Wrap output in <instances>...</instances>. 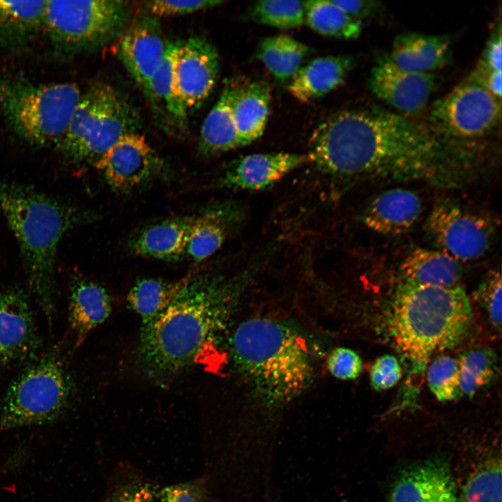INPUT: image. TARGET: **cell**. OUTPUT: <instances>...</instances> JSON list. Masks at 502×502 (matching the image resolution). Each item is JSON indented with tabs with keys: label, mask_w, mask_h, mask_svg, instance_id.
<instances>
[{
	"label": "cell",
	"mask_w": 502,
	"mask_h": 502,
	"mask_svg": "<svg viewBox=\"0 0 502 502\" xmlns=\"http://www.w3.org/2000/svg\"><path fill=\"white\" fill-rule=\"evenodd\" d=\"M309 161L339 177L448 180L441 144L400 114L379 109L340 111L310 138Z\"/></svg>",
	"instance_id": "1"
},
{
	"label": "cell",
	"mask_w": 502,
	"mask_h": 502,
	"mask_svg": "<svg viewBox=\"0 0 502 502\" xmlns=\"http://www.w3.org/2000/svg\"><path fill=\"white\" fill-rule=\"evenodd\" d=\"M238 279L210 274L185 277L180 289L143 324L137 349L151 376H172L192 366L225 329L241 291Z\"/></svg>",
	"instance_id": "2"
},
{
	"label": "cell",
	"mask_w": 502,
	"mask_h": 502,
	"mask_svg": "<svg viewBox=\"0 0 502 502\" xmlns=\"http://www.w3.org/2000/svg\"><path fill=\"white\" fill-rule=\"evenodd\" d=\"M234 365L254 395L268 406H284L312 382L315 353L305 334L287 321L248 319L231 340Z\"/></svg>",
	"instance_id": "3"
},
{
	"label": "cell",
	"mask_w": 502,
	"mask_h": 502,
	"mask_svg": "<svg viewBox=\"0 0 502 502\" xmlns=\"http://www.w3.org/2000/svg\"><path fill=\"white\" fill-rule=\"evenodd\" d=\"M472 319L470 300L460 284L441 287L399 284L389 330L408 371L406 388L417 383L434 353L452 349L463 340Z\"/></svg>",
	"instance_id": "4"
},
{
	"label": "cell",
	"mask_w": 502,
	"mask_h": 502,
	"mask_svg": "<svg viewBox=\"0 0 502 502\" xmlns=\"http://www.w3.org/2000/svg\"><path fill=\"white\" fill-rule=\"evenodd\" d=\"M0 210L20 246L30 289L52 327L59 243L77 222L73 208L28 187L0 184Z\"/></svg>",
	"instance_id": "5"
},
{
	"label": "cell",
	"mask_w": 502,
	"mask_h": 502,
	"mask_svg": "<svg viewBox=\"0 0 502 502\" xmlns=\"http://www.w3.org/2000/svg\"><path fill=\"white\" fill-rule=\"evenodd\" d=\"M82 93L70 82L0 80V112L11 130L38 146H60Z\"/></svg>",
	"instance_id": "6"
},
{
	"label": "cell",
	"mask_w": 502,
	"mask_h": 502,
	"mask_svg": "<svg viewBox=\"0 0 502 502\" xmlns=\"http://www.w3.org/2000/svg\"><path fill=\"white\" fill-rule=\"evenodd\" d=\"M73 380L56 352L36 358L8 386L0 406V434L50 424L66 412Z\"/></svg>",
	"instance_id": "7"
},
{
	"label": "cell",
	"mask_w": 502,
	"mask_h": 502,
	"mask_svg": "<svg viewBox=\"0 0 502 502\" xmlns=\"http://www.w3.org/2000/svg\"><path fill=\"white\" fill-rule=\"evenodd\" d=\"M139 117L119 90L98 82L82 93L59 146L79 162L96 164L121 137L136 132Z\"/></svg>",
	"instance_id": "8"
},
{
	"label": "cell",
	"mask_w": 502,
	"mask_h": 502,
	"mask_svg": "<svg viewBox=\"0 0 502 502\" xmlns=\"http://www.w3.org/2000/svg\"><path fill=\"white\" fill-rule=\"evenodd\" d=\"M130 14L123 1H46L43 31L62 53L89 52L119 38Z\"/></svg>",
	"instance_id": "9"
},
{
	"label": "cell",
	"mask_w": 502,
	"mask_h": 502,
	"mask_svg": "<svg viewBox=\"0 0 502 502\" xmlns=\"http://www.w3.org/2000/svg\"><path fill=\"white\" fill-rule=\"evenodd\" d=\"M501 100L472 75L432 105L434 121L447 133L463 139L485 136L501 118Z\"/></svg>",
	"instance_id": "10"
},
{
	"label": "cell",
	"mask_w": 502,
	"mask_h": 502,
	"mask_svg": "<svg viewBox=\"0 0 502 502\" xmlns=\"http://www.w3.org/2000/svg\"><path fill=\"white\" fill-rule=\"evenodd\" d=\"M426 226L440 251L457 261L484 255L494 234V226L487 218L448 201L436 204Z\"/></svg>",
	"instance_id": "11"
},
{
	"label": "cell",
	"mask_w": 502,
	"mask_h": 502,
	"mask_svg": "<svg viewBox=\"0 0 502 502\" xmlns=\"http://www.w3.org/2000/svg\"><path fill=\"white\" fill-rule=\"evenodd\" d=\"M41 347L24 292L17 288L0 291V375L16 363L36 359Z\"/></svg>",
	"instance_id": "12"
},
{
	"label": "cell",
	"mask_w": 502,
	"mask_h": 502,
	"mask_svg": "<svg viewBox=\"0 0 502 502\" xmlns=\"http://www.w3.org/2000/svg\"><path fill=\"white\" fill-rule=\"evenodd\" d=\"M163 161L137 132L121 137L95 164L110 187L130 191L160 173Z\"/></svg>",
	"instance_id": "13"
},
{
	"label": "cell",
	"mask_w": 502,
	"mask_h": 502,
	"mask_svg": "<svg viewBox=\"0 0 502 502\" xmlns=\"http://www.w3.org/2000/svg\"><path fill=\"white\" fill-rule=\"evenodd\" d=\"M219 56L204 36L181 42L174 67L176 91L187 109L200 107L213 90L219 74Z\"/></svg>",
	"instance_id": "14"
},
{
	"label": "cell",
	"mask_w": 502,
	"mask_h": 502,
	"mask_svg": "<svg viewBox=\"0 0 502 502\" xmlns=\"http://www.w3.org/2000/svg\"><path fill=\"white\" fill-rule=\"evenodd\" d=\"M436 85L434 74L404 70L388 54L377 59L369 78V87L377 98L408 115L418 114L425 107Z\"/></svg>",
	"instance_id": "15"
},
{
	"label": "cell",
	"mask_w": 502,
	"mask_h": 502,
	"mask_svg": "<svg viewBox=\"0 0 502 502\" xmlns=\"http://www.w3.org/2000/svg\"><path fill=\"white\" fill-rule=\"evenodd\" d=\"M117 52L124 67L144 91L165 56V41L156 17L144 16L119 38Z\"/></svg>",
	"instance_id": "16"
},
{
	"label": "cell",
	"mask_w": 502,
	"mask_h": 502,
	"mask_svg": "<svg viewBox=\"0 0 502 502\" xmlns=\"http://www.w3.org/2000/svg\"><path fill=\"white\" fill-rule=\"evenodd\" d=\"M388 502H459L448 464L430 459L402 471Z\"/></svg>",
	"instance_id": "17"
},
{
	"label": "cell",
	"mask_w": 502,
	"mask_h": 502,
	"mask_svg": "<svg viewBox=\"0 0 502 502\" xmlns=\"http://www.w3.org/2000/svg\"><path fill=\"white\" fill-rule=\"evenodd\" d=\"M180 43L167 42L163 60L143 91L157 126L176 137L183 136L188 130V110L176 91L174 77V61Z\"/></svg>",
	"instance_id": "18"
},
{
	"label": "cell",
	"mask_w": 502,
	"mask_h": 502,
	"mask_svg": "<svg viewBox=\"0 0 502 502\" xmlns=\"http://www.w3.org/2000/svg\"><path fill=\"white\" fill-rule=\"evenodd\" d=\"M307 161V155L294 153L250 154L238 159L228 168L222 183L234 189L261 190Z\"/></svg>",
	"instance_id": "19"
},
{
	"label": "cell",
	"mask_w": 502,
	"mask_h": 502,
	"mask_svg": "<svg viewBox=\"0 0 502 502\" xmlns=\"http://www.w3.org/2000/svg\"><path fill=\"white\" fill-rule=\"evenodd\" d=\"M421 211V200L415 192L397 188L376 196L365 208L362 219L376 233L398 236L414 226Z\"/></svg>",
	"instance_id": "20"
},
{
	"label": "cell",
	"mask_w": 502,
	"mask_h": 502,
	"mask_svg": "<svg viewBox=\"0 0 502 502\" xmlns=\"http://www.w3.org/2000/svg\"><path fill=\"white\" fill-rule=\"evenodd\" d=\"M449 36L405 32L395 38L390 54L397 66L412 72L431 73L445 66L450 60Z\"/></svg>",
	"instance_id": "21"
},
{
	"label": "cell",
	"mask_w": 502,
	"mask_h": 502,
	"mask_svg": "<svg viewBox=\"0 0 502 502\" xmlns=\"http://www.w3.org/2000/svg\"><path fill=\"white\" fill-rule=\"evenodd\" d=\"M353 65L351 57L326 56L302 65L289 82L288 90L303 102L322 97L340 86Z\"/></svg>",
	"instance_id": "22"
},
{
	"label": "cell",
	"mask_w": 502,
	"mask_h": 502,
	"mask_svg": "<svg viewBox=\"0 0 502 502\" xmlns=\"http://www.w3.org/2000/svg\"><path fill=\"white\" fill-rule=\"evenodd\" d=\"M243 219V211L235 204L213 207L194 218L185 253L195 261H201L223 244Z\"/></svg>",
	"instance_id": "23"
},
{
	"label": "cell",
	"mask_w": 502,
	"mask_h": 502,
	"mask_svg": "<svg viewBox=\"0 0 502 502\" xmlns=\"http://www.w3.org/2000/svg\"><path fill=\"white\" fill-rule=\"evenodd\" d=\"M241 85L229 82L203 121L198 142L201 155L213 156L239 147L233 106Z\"/></svg>",
	"instance_id": "24"
},
{
	"label": "cell",
	"mask_w": 502,
	"mask_h": 502,
	"mask_svg": "<svg viewBox=\"0 0 502 502\" xmlns=\"http://www.w3.org/2000/svg\"><path fill=\"white\" fill-rule=\"evenodd\" d=\"M111 310V298L103 287L91 281L75 284L71 291L68 307V326L75 349L106 320Z\"/></svg>",
	"instance_id": "25"
},
{
	"label": "cell",
	"mask_w": 502,
	"mask_h": 502,
	"mask_svg": "<svg viewBox=\"0 0 502 502\" xmlns=\"http://www.w3.org/2000/svg\"><path fill=\"white\" fill-rule=\"evenodd\" d=\"M194 218H173L150 225L131 241L136 255L165 261L178 260L185 252Z\"/></svg>",
	"instance_id": "26"
},
{
	"label": "cell",
	"mask_w": 502,
	"mask_h": 502,
	"mask_svg": "<svg viewBox=\"0 0 502 502\" xmlns=\"http://www.w3.org/2000/svg\"><path fill=\"white\" fill-rule=\"evenodd\" d=\"M402 282L418 286L459 285L462 268L457 260L440 250L418 248L400 266Z\"/></svg>",
	"instance_id": "27"
},
{
	"label": "cell",
	"mask_w": 502,
	"mask_h": 502,
	"mask_svg": "<svg viewBox=\"0 0 502 502\" xmlns=\"http://www.w3.org/2000/svg\"><path fill=\"white\" fill-rule=\"evenodd\" d=\"M271 100V86L263 80L241 84L233 106L239 147L258 139L266 128Z\"/></svg>",
	"instance_id": "28"
},
{
	"label": "cell",
	"mask_w": 502,
	"mask_h": 502,
	"mask_svg": "<svg viewBox=\"0 0 502 502\" xmlns=\"http://www.w3.org/2000/svg\"><path fill=\"white\" fill-rule=\"evenodd\" d=\"M46 1L0 0V46L15 50L43 31Z\"/></svg>",
	"instance_id": "29"
},
{
	"label": "cell",
	"mask_w": 502,
	"mask_h": 502,
	"mask_svg": "<svg viewBox=\"0 0 502 502\" xmlns=\"http://www.w3.org/2000/svg\"><path fill=\"white\" fill-rule=\"evenodd\" d=\"M256 55L273 77L280 83L289 82L312 50L306 44L285 35L263 38Z\"/></svg>",
	"instance_id": "30"
},
{
	"label": "cell",
	"mask_w": 502,
	"mask_h": 502,
	"mask_svg": "<svg viewBox=\"0 0 502 502\" xmlns=\"http://www.w3.org/2000/svg\"><path fill=\"white\" fill-rule=\"evenodd\" d=\"M304 3V22L324 36L350 40L359 37L362 21L347 15L333 0H311Z\"/></svg>",
	"instance_id": "31"
},
{
	"label": "cell",
	"mask_w": 502,
	"mask_h": 502,
	"mask_svg": "<svg viewBox=\"0 0 502 502\" xmlns=\"http://www.w3.org/2000/svg\"><path fill=\"white\" fill-rule=\"evenodd\" d=\"M184 280L173 282L155 278L139 280L128 293V304L141 317L143 324H146L167 306Z\"/></svg>",
	"instance_id": "32"
},
{
	"label": "cell",
	"mask_w": 502,
	"mask_h": 502,
	"mask_svg": "<svg viewBox=\"0 0 502 502\" xmlns=\"http://www.w3.org/2000/svg\"><path fill=\"white\" fill-rule=\"evenodd\" d=\"M457 358L459 364V387L462 395L473 397L496 377L497 356L490 348L469 349L462 352Z\"/></svg>",
	"instance_id": "33"
},
{
	"label": "cell",
	"mask_w": 502,
	"mask_h": 502,
	"mask_svg": "<svg viewBox=\"0 0 502 502\" xmlns=\"http://www.w3.org/2000/svg\"><path fill=\"white\" fill-rule=\"evenodd\" d=\"M248 17L252 21L279 29H291L304 23L303 1H259L250 8Z\"/></svg>",
	"instance_id": "34"
},
{
	"label": "cell",
	"mask_w": 502,
	"mask_h": 502,
	"mask_svg": "<svg viewBox=\"0 0 502 502\" xmlns=\"http://www.w3.org/2000/svg\"><path fill=\"white\" fill-rule=\"evenodd\" d=\"M501 462L492 459L470 476L464 485L462 502H501Z\"/></svg>",
	"instance_id": "35"
},
{
	"label": "cell",
	"mask_w": 502,
	"mask_h": 502,
	"mask_svg": "<svg viewBox=\"0 0 502 502\" xmlns=\"http://www.w3.org/2000/svg\"><path fill=\"white\" fill-rule=\"evenodd\" d=\"M426 376L428 386L438 400L448 402L463 396L457 358L448 355L437 357L429 365Z\"/></svg>",
	"instance_id": "36"
},
{
	"label": "cell",
	"mask_w": 502,
	"mask_h": 502,
	"mask_svg": "<svg viewBox=\"0 0 502 502\" xmlns=\"http://www.w3.org/2000/svg\"><path fill=\"white\" fill-rule=\"evenodd\" d=\"M501 275L500 270H492L480 282L474 298L483 309L492 327L501 328Z\"/></svg>",
	"instance_id": "37"
},
{
	"label": "cell",
	"mask_w": 502,
	"mask_h": 502,
	"mask_svg": "<svg viewBox=\"0 0 502 502\" xmlns=\"http://www.w3.org/2000/svg\"><path fill=\"white\" fill-rule=\"evenodd\" d=\"M327 366L333 376L344 380L356 379L363 370L360 356L346 347L334 349L328 356Z\"/></svg>",
	"instance_id": "38"
},
{
	"label": "cell",
	"mask_w": 502,
	"mask_h": 502,
	"mask_svg": "<svg viewBox=\"0 0 502 502\" xmlns=\"http://www.w3.org/2000/svg\"><path fill=\"white\" fill-rule=\"evenodd\" d=\"M402 376V367L397 358L385 354L377 358L370 370V384L376 390L393 388Z\"/></svg>",
	"instance_id": "39"
},
{
	"label": "cell",
	"mask_w": 502,
	"mask_h": 502,
	"mask_svg": "<svg viewBox=\"0 0 502 502\" xmlns=\"http://www.w3.org/2000/svg\"><path fill=\"white\" fill-rule=\"evenodd\" d=\"M220 0H155L146 2V8L154 17L183 15L217 6Z\"/></svg>",
	"instance_id": "40"
},
{
	"label": "cell",
	"mask_w": 502,
	"mask_h": 502,
	"mask_svg": "<svg viewBox=\"0 0 502 502\" xmlns=\"http://www.w3.org/2000/svg\"><path fill=\"white\" fill-rule=\"evenodd\" d=\"M501 25L499 21L487 43L476 69L483 72H501Z\"/></svg>",
	"instance_id": "41"
},
{
	"label": "cell",
	"mask_w": 502,
	"mask_h": 502,
	"mask_svg": "<svg viewBox=\"0 0 502 502\" xmlns=\"http://www.w3.org/2000/svg\"><path fill=\"white\" fill-rule=\"evenodd\" d=\"M110 502H158L151 489L146 485L135 484L119 491Z\"/></svg>",
	"instance_id": "42"
},
{
	"label": "cell",
	"mask_w": 502,
	"mask_h": 502,
	"mask_svg": "<svg viewBox=\"0 0 502 502\" xmlns=\"http://www.w3.org/2000/svg\"><path fill=\"white\" fill-rule=\"evenodd\" d=\"M333 1L350 17L360 21L373 15L379 7V2L373 0H333Z\"/></svg>",
	"instance_id": "43"
},
{
	"label": "cell",
	"mask_w": 502,
	"mask_h": 502,
	"mask_svg": "<svg viewBox=\"0 0 502 502\" xmlns=\"http://www.w3.org/2000/svg\"><path fill=\"white\" fill-rule=\"evenodd\" d=\"M158 502H199L195 490L189 485H177L165 487Z\"/></svg>",
	"instance_id": "44"
}]
</instances>
